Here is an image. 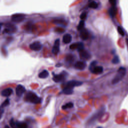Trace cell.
Returning a JSON list of instances; mask_svg holds the SVG:
<instances>
[{"instance_id":"cell-17","label":"cell","mask_w":128,"mask_h":128,"mask_svg":"<svg viewBox=\"0 0 128 128\" xmlns=\"http://www.w3.org/2000/svg\"><path fill=\"white\" fill-rule=\"evenodd\" d=\"M74 92V89L70 88L67 86H66L63 89L62 92L64 94L66 95H71Z\"/></svg>"},{"instance_id":"cell-36","label":"cell","mask_w":128,"mask_h":128,"mask_svg":"<svg viewBox=\"0 0 128 128\" xmlns=\"http://www.w3.org/2000/svg\"><path fill=\"white\" fill-rule=\"evenodd\" d=\"M126 42H127V46L128 48V39H126Z\"/></svg>"},{"instance_id":"cell-35","label":"cell","mask_w":128,"mask_h":128,"mask_svg":"<svg viewBox=\"0 0 128 128\" xmlns=\"http://www.w3.org/2000/svg\"><path fill=\"white\" fill-rule=\"evenodd\" d=\"M58 33H63V32L65 31L64 30H63V28H57L56 30Z\"/></svg>"},{"instance_id":"cell-25","label":"cell","mask_w":128,"mask_h":128,"mask_svg":"<svg viewBox=\"0 0 128 128\" xmlns=\"http://www.w3.org/2000/svg\"><path fill=\"white\" fill-rule=\"evenodd\" d=\"M89 7L90 8H93V9H97L98 7V4L97 2L95 1H92L89 4Z\"/></svg>"},{"instance_id":"cell-18","label":"cell","mask_w":128,"mask_h":128,"mask_svg":"<svg viewBox=\"0 0 128 128\" xmlns=\"http://www.w3.org/2000/svg\"><path fill=\"white\" fill-rule=\"evenodd\" d=\"M74 60H75L74 56L73 55H71V54H69L66 56L65 61L67 64H71L72 63H73V62L74 61Z\"/></svg>"},{"instance_id":"cell-24","label":"cell","mask_w":128,"mask_h":128,"mask_svg":"<svg viewBox=\"0 0 128 128\" xmlns=\"http://www.w3.org/2000/svg\"><path fill=\"white\" fill-rule=\"evenodd\" d=\"M84 27H85V22L84 21L82 20L79 23V24L78 26V30L79 31H81V30H82L83 29H84Z\"/></svg>"},{"instance_id":"cell-19","label":"cell","mask_w":128,"mask_h":128,"mask_svg":"<svg viewBox=\"0 0 128 128\" xmlns=\"http://www.w3.org/2000/svg\"><path fill=\"white\" fill-rule=\"evenodd\" d=\"M49 75V73L47 70H44L39 74V77L41 79H45Z\"/></svg>"},{"instance_id":"cell-7","label":"cell","mask_w":128,"mask_h":128,"mask_svg":"<svg viewBox=\"0 0 128 128\" xmlns=\"http://www.w3.org/2000/svg\"><path fill=\"white\" fill-rule=\"evenodd\" d=\"M79 55L80 58L83 60H89L91 58V55L90 53L88 51L85 50L79 52Z\"/></svg>"},{"instance_id":"cell-8","label":"cell","mask_w":128,"mask_h":128,"mask_svg":"<svg viewBox=\"0 0 128 128\" xmlns=\"http://www.w3.org/2000/svg\"><path fill=\"white\" fill-rule=\"evenodd\" d=\"M86 66H87L86 63L82 61L77 62L74 65V67L75 68V69L79 70H83L85 69Z\"/></svg>"},{"instance_id":"cell-27","label":"cell","mask_w":128,"mask_h":128,"mask_svg":"<svg viewBox=\"0 0 128 128\" xmlns=\"http://www.w3.org/2000/svg\"><path fill=\"white\" fill-rule=\"evenodd\" d=\"M112 62L114 64H117L120 62V59L118 56H115L112 60Z\"/></svg>"},{"instance_id":"cell-22","label":"cell","mask_w":128,"mask_h":128,"mask_svg":"<svg viewBox=\"0 0 128 128\" xmlns=\"http://www.w3.org/2000/svg\"><path fill=\"white\" fill-rule=\"evenodd\" d=\"M74 107V104L72 102H69L68 103H67L66 104H65V105H63L62 107V108L63 110H66L67 109H70V108H72Z\"/></svg>"},{"instance_id":"cell-28","label":"cell","mask_w":128,"mask_h":128,"mask_svg":"<svg viewBox=\"0 0 128 128\" xmlns=\"http://www.w3.org/2000/svg\"><path fill=\"white\" fill-rule=\"evenodd\" d=\"M10 105V100L9 99H7L5 100V101L2 104L1 107L4 108V107H6Z\"/></svg>"},{"instance_id":"cell-13","label":"cell","mask_w":128,"mask_h":128,"mask_svg":"<svg viewBox=\"0 0 128 128\" xmlns=\"http://www.w3.org/2000/svg\"><path fill=\"white\" fill-rule=\"evenodd\" d=\"M104 71L103 67L102 66H96L92 70H91V72L95 74H100L103 73Z\"/></svg>"},{"instance_id":"cell-15","label":"cell","mask_w":128,"mask_h":128,"mask_svg":"<svg viewBox=\"0 0 128 128\" xmlns=\"http://www.w3.org/2000/svg\"><path fill=\"white\" fill-rule=\"evenodd\" d=\"M16 31V27H15V26L10 25V26H9L7 27V28L5 29V30H4V32L6 33L11 34L15 33Z\"/></svg>"},{"instance_id":"cell-12","label":"cell","mask_w":128,"mask_h":128,"mask_svg":"<svg viewBox=\"0 0 128 128\" xmlns=\"http://www.w3.org/2000/svg\"><path fill=\"white\" fill-rule=\"evenodd\" d=\"M89 32L86 29H84L80 31V37L83 40H87L89 38Z\"/></svg>"},{"instance_id":"cell-39","label":"cell","mask_w":128,"mask_h":128,"mask_svg":"<svg viewBox=\"0 0 128 128\" xmlns=\"http://www.w3.org/2000/svg\"><path fill=\"white\" fill-rule=\"evenodd\" d=\"M103 128L101 127H98V128Z\"/></svg>"},{"instance_id":"cell-26","label":"cell","mask_w":128,"mask_h":128,"mask_svg":"<svg viewBox=\"0 0 128 128\" xmlns=\"http://www.w3.org/2000/svg\"><path fill=\"white\" fill-rule=\"evenodd\" d=\"M10 124L12 128H18L17 122H16L13 119H12L10 121Z\"/></svg>"},{"instance_id":"cell-3","label":"cell","mask_w":128,"mask_h":128,"mask_svg":"<svg viewBox=\"0 0 128 128\" xmlns=\"http://www.w3.org/2000/svg\"><path fill=\"white\" fill-rule=\"evenodd\" d=\"M67 73L63 72L60 74H53V81L56 83H60L64 81L66 78Z\"/></svg>"},{"instance_id":"cell-21","label":"cell","mask_w":128,"mask_h":128,"mask_svg":"<svg viewBox=\"0 0 128 128\" xmlns=\"http://www.w3.org/2000/svg\"><path fill=\"white\" fill-rule=\"evenodd\" d=\"M18 128H28L27 124L24 122H17Z\"/></svg>"},{"instance_id":"cell-31","label":"cell","mask_w":128,"mask_h":128,"mask_svg":"<svg viewBox=\"0 0 128 128\" xmlns=\"http://www.w3.org/2000/svg\"><path fill=\"white\" fill-rule=\"evenodd\" d=\"M96 64H97V62L96 61H93L91 63L90 66L89 67V69L90 71L92 70L96 66Z\"/></svg>"},{"instance_id":"cell-1","label":"cell","mask_w":128,"mask_h":128,"mask_svg":"<svg viewBox=\"0 0 128 128\" xmlns=\"http://www.w3.org/2000/svg\"><path fill=\"white\" fill-rule=\"evenodd\" d=\"M25 100L26 102L34 104H38L41 103L42 99L34 92H28L25 97Z\"/></svg>"},{"instance_id":"cell-38","label":"cell","mask_w":128,"mask_h":128,"mask_svg":"<svg viewBox=\"0 0 128 128\" xmlns=\"http://www.w3.org/2000/svg\"><path fill=\"white\" fill-rule=\"evenodd\" d=\"M1 24H0V30H1Z\"/></svg>"},{"instance_id":"cell-16","label":"cell","mask_w":128,"mask_h":128,"mask_svg":"<svg viewBox=\"0 0 128 128\" xmlns=\"http://www.w3.org/2000/svg\"><path fill=\"white\" fill-rule=\"evenodd\" d=\"M72 37L70 34H67L65 35L63 38V42L66 44L70 43L72 41Z\"/></svg>"},{"instance_id":"cell-30","label":"cell","mask_w":128,"mask_h":128,"mask_svg":"<svg viewBox=\"0 0 128 128\" xmlns=\"http://www.w3.org/2000/svg\"><path fill=\"white\" fill-rule=\"evenodd\" d=\"M78 47V43H73L70 46V49L71 50H76L77 49Z\"/></svg>"},{"instance_id":"cell-6","label":"cell","mask_w":128,"mask_h":128,"mask_svg":"<svg viewBox=\"0 0 128 128\" xmlns=\"http://www.w3.org/2000/svg\"><path fill=\"white\" fill-rule=\"evenodd\" d=\"M30 48L35 51H39L42 49V45L39 42H35L30 45Z\"/></svg>"},{"instance_id":"cell-9","label":"cell","mask_w":128,"mask_h":128,"mask_svg":"<svg viewBox=\"0 0 128 128\" xmlns=\"http://www.w3.org/2000/svg\"><path fill=\"white\" fill-rule=\"evenodd\" d=\"M60 39H57L55 43L54 46L52 49V53L54 55H57L60 51Z\"/></svg>"},{"instance_id":"cell-37","label":"cell","mask_w":128,"mask_h":128,"mask_svg":"<svg viewBox=\"0 0 128 128\" xmlns=\"http://www.w3.org/2000/svg\"><path fill=\"white\" fill-rule=\"evenodd\" d=\"M4 128H10V127H9L8 126H5V127Z\"/></svg>"},{"instance_id":"cell-14","label":"cell","mask_w":128,"mask_h":128,"mask_svg":"<svg viewBox=\"0 0 128 128\" xmlns=\"http://www.w3.org/2000/svg\"><path fill=\"white\" fill-rule=\"evenodd\" d=\"M13 93V90L11 88H7L1 92V95L3 97H9Z\"/></svg>"},{"instance_id":"cell-23","label":"cell","mask_w":128,"mask_h":128,"mask_svg":"<svg viewBox=\"0 0 128 128\" xmlns=\"http://www.w3.org/2000/svg\"><path fill=\"white\" fill-rule=\"evenodd\" d=\"M79 52L84 50V45L82 42H78V47L77 49Z\"/></svg>"},{"instance_id":"cell-11","label":"cell","mask_w":128,"mask_h":128,"mask_svg":"<svg viewBox=\"0 0 128 128\" xmlns=\"http://www.w3.org/2000/svg\"><path fill=\"white\" fill-rule=\"evenodd\" d=\"M25 92H26L25 88L21 85H19L17 87V88H16V95H17V96H18V97H21V96H22Z\"/></svg>"},{"instance_id":"cell-4","label":"cell","mask_w":128,"mask_h":128,"mask_svg":"<svg viewBox=\"0 0 128 128\" xmlns=\"http://www.w3.org/2000/svg\"><path fill=\"white\" fill-rule=\"evenodd\" d=\"M25 15L23 14H15L12 15L11 19L13 22L15 23H20L24 20Z\"/></svg>"},{"instance_id":"cell-33","label":"cell","mask_w":128,"mask_h":128,"mask_svg":"<svg viewBox=\"0 0 128 128\" xmlns=\"http://www.w3.org/2000/svg\"><path fill=\"white\" fill-rule=\"evenodd\" d=\"M4 108H3L1 106H0V119H1L3 116V115L4 114Z\"/></svg>"},{"instance_id":"cell-5","label":"cell","mask_w":128,"mask_h":128,"mask_svg":"<svg viewBox=\"0 0 128 128\" xmlns=\"http://www.w3.org/2000/svg\"><path fill=\"white\" fill-rule=\"evenodd\" d=\"M104 111H105V110L104 109H102L100 111H99V112H98L97 113H96L95 115H94L89 119V120L88 121V123L89 124H92V123H93L95 121H96L98 119H99V118L101 117V116L104 113Z\"/></svg>"},{"instance_id":"cell-32","label":"cell","mask_w":128,"mask_h":128,"mask_svg":"<svg viewBox=\"0 0 128 128\" xmlns=\"http://www.w3.org/2000/svg\"><path fill=\"white\" fill-rule=\"evenodd\" d=\"M87 13L83 12V13L81 14V15H80V18H81L82 20L84 21V20H85L87 18Z\"/></svg>"},{"instance_id":"cell-29","label":"cell","mask_w":128,"mask_h":128,"mask_svg":"<svg viewBox=\"0 0 128 128\" xmlns=\"http://www.w3.org/2000/svg\"><path fill=\"white\" fill-rule=\"evenodd\" d=\"M118 32H119V33L121 35H122V36H124V35H125V32H124L123 29H122V28L121 27L119 26V27H118Z\"/></svg>"},{"instance_id":"cell-20","label":"cell","mask_w":128,"mask_h":128,"mask_svg":"<svg viewBox=\"0 0 128 128\" xmlns=\"http://www.w3.org/2000/svg\"><path fill=\"white\" fill-rule=\"evenodd\" d=\"M117 12V9L116 7H112L109 10V14L112 17H114L116 16Z\"/></svg>"},{"instance_id":"cell-10","label":"cell","mask_w":128,"mask_h":128,"mask_svg":"<svg viewBox=\"0 0 128 128\" xmlns=\"http://www.w3.org/2000/svg\"><path fill=\"white\" fill-rule=\"evenodd\" d=\"M82 84H83V83L82 82L76 81V80H72V81H69L67 83L66 86L74 89V87L80 86H81Z\"/></svg>"},{"instance_id":"cell-2","label":"cell","mask_w":128,"mask_h":128,"mask_svg":"<svg viewBox=\"0 0 128 128\" xmlns=\"http://www.w3.org/2000/svg\"><path fill=\"white\" fill-rule=\"evenodd\" d=\"M126 74V69L124 67H120L117 71V73L112 80V83L113 85L117 84L119 83L124 78Z\"/></svg>"},{"instance_id":"cell-34","label":"cell","mask_w":128,"mask_h":128,"mask_svg":"<svg viewBox=\"0 0 128 128\" xmlns=\"http://www.w3.org/2000/svg\"><path fill=\"white\" fill-rule=\"evenodd\" d=\"M109 2L111 4V5H112V7H116V3L117 2L116 1H109Z\"/></svg>"}]
</instances>
